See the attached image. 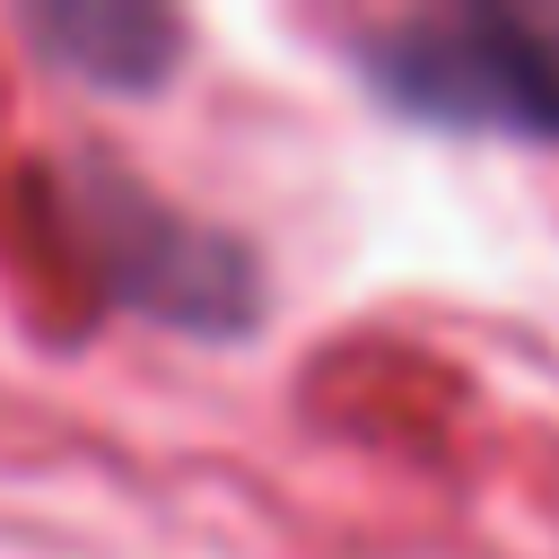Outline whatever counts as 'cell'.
<instances>
[{
	"label": "cell",
	"instance_id": "3",
	"mask_svg": "<svg viewBox=\"0 0 559 559\" xmlns=\"http://www.w3.org/2000/svg\"><path fill=\"white\" fill-rule=\"evenodd\" d=\"M35 35H44L79 79H105V87H157L166 61H175V17H157V9L70 0V9H44Z\"/></svg>",
	"mask_w": 559,
	"mask_h": 559
},
{
	"label": "cell",
	"instance_id": "1",
	"mask_svg": "<svg viewBox=\"0 0 559 559\" xmlns=\"http://www.w3.org/2000/svg\"><path fill=\"white\" fill-rule=\"evenodd\" d=\"M367 79L445 131H507V140H559V17L524 9H454V17H402L367 44Z\"/></svg>",
	"mask_w": 559,
	"mask_h": 559
},
{
	"label": "cell",
	"instance_id": "2",
	"mask_svg": "<svg viewBox=\"0 0 559 559\" xmlns=\"http://www.w3.org/2000/svg\"><path fill=\"white\" fill-rule=\"evenodd\" d=\"M96 245H105V271L131 306L166 314V323H245L253 314V262L210 236V227H183L166 201L131 192V183H96Z\"/></svg>",
	"mask_w": 559,
	"mask_h": 559
}]
</instances>
